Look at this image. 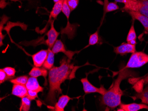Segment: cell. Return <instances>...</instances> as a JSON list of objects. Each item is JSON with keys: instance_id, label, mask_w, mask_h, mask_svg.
<instances>
[{"instance_id": "6da1fadb", "label": "cell", "mask_w": 148, "mask_h": 111, "mask_svg": "<svg viewBox=\"0 0 148 111\" xmlns=\"http://www.w3.org/2000/svg\"><path fill=\"white\" fill-rule=\"evenodd\" d=\"M70 59L64 56L60 62L59 67H53L49 70V91L45 102L50 106H55L56 98L62 93L61 84L66 80H71L75 78V72L80 67L75 66Z\"/></svg>"}, {"instance_id": "7a4b0ae2", "label": "cell", "mask_w": 148, "mask_h": 111, "mask_svg": "<svg viewBox=\"0 0 148 111\" xmlns=\"http://www.w3.org/2000/svg\"><path fill=\"white\" fill-rule=\"evenodd\" d=\"M137 76L134 71L125 67L123 68L120 70L118 78L114 82L113 86L103 95L101 100L102 104L111 110L120 106L122 104L121 97L123 94V91L120 88L121 83L123 80L127 78Z\"/></svg>"}, {"instance_id": "3957f363", "label": "cell", "mask_w": 148, "mask_h": 111, "mask_svg": "<svg viewBox=\"0 0 148 111\" xmlns=\"http://www.w3.org/2000/svg\"><path fill=\"white\" fill-rule=\"evenodd\" d=\"M148 63V54L143 52L132 53L125 67L126 68H137Z\"/></svg>"}, {"instance_id": "277c9868", "label": "cell", "mask_w": 148, "mask_h": 111, "mask_svg": "<svg viewBox=\"0 0 148 111\" xmlns=\"http://www.w3.org/2000/svg\"><path fill=\"white\" fill-rule=\"evenodd\" d=\"M80 81L83 84V89L86 94L96 93L103 96L107 91L103 86H101L99 88L93 86L87 79V76L86 78H82Z\"/></svg>"}, {"instance_id": "5b68a950", "label": "cell", "mask_w": 148, "mask_h": 111, "mask_svg": "<svg viewBox=\"0 0 148 111\" xmlns=\"http://www.w3.org/2000/svg\"><path fill=\"white\" fill-rule=\"evenodd\" d=\"M71 12L70 11H66L63 13L66 16L68 22H67L65 28L62 29L60 32L62 35H68L69 39H71L74 38V36L75 35L78 25L77 24H71L70 23L69 21V18Z\"/></svg>"}, {"instance_id": "8992f818", "label": "cell", "mask_w": 148, "mask_h": 111, "mask_svg": "<svg viewBox=\"0 0 148 111\" xmlns=\"http://www.w3.org/2000/svg\"><path fill=\"white\" fill-rule=\"evenodd\" d=\"M51 50L55 54L58 53L59 52H62L70 60H71L73 59V57L75 54L79 53L80 52V51H71V50H66L64 45L60 40H56L51 48Z\"/></svg>"}, {"instance_id": "52a82bcc", "label": "cell", "mask_w": 148, "mask_h": 111, "mask_svg": "<svg viewBox=\"0 0 148 111\" xmlns=\"http://www.w3.org/2000/svg\"><path fill=\"white\" fill-rule=\"evenodd\" d=\"M54 21L53 20L51 22V28L49 31L47 33L46 35L48 39L45 42V44L48 46L49 48L51 49L54 45L55 43L57 40V38L60 34V32L56 30L54 26Z\"/></svg>"}, {"instance_id": "ba28073f", "label": "cell", "mask_w": 148, "mask_h": 111, "mask_svg": "<svg viewBox=\"0 0 148 111\" xmlns=\"http://www.w3.org/2000/svg\"><path fill=\"white\" fill-rule=\"evenodd\" d=\"M114 51L117 54L123 55L129 53H134L136 52V45H132L129 43H123L117 47H114Z\"/></svg>"}, {"instance_id": "9c48e42d", "label": "cell", "mask_w": 148, "mask_h": 111, "mask_svg": "<svg viewBox=\"0 0 148 111\" xmlns=\"http://www.w3.org/2000/svg\"><path fill=\"white\" fill-rule=\"evenodd\" d=\"M48 54V50H41L32 55L34 65L39 67L43 66Z\"/></svg>"}, {"instance_id": "30bf717a", "label": "cell", "mask_w": 148, "mask_h": 111, "mask_svg": "<svg viewBox=\"0 0 148 111\" xmlns=\"http://www.w3.org/2000/svg\"><path fill=\"white\" fill-rule=\"evenodd\" d=\"M133 20H138L143 25L145 29V33L148 34V17L138 12L132 10H126Z\"/></svg>"}, {"instance_id": "8fae6325", "label": "cell", "mask_w": 148, "mask_h": 111, "mask_svg": "<svg viewBox=\"0 0 148 111\" xmlns=\"http://www.w3.org/2000/svg\"><path fill=\"white\" fill-rule=\"evenodd\" d=\"M146 109L148 110V106L144 104L134 103L125 104H121L120 105V108L117 111H138L141 109Z\"/></svg>"}, {"instance_id": "7c38bea8", "label": "cell", "mask_w": 148, "mask_h": 111, "mask_svg": "<svg viewBox=\"0 0 148 111\" xmlns=\"http://www.w3.org/2000/svg\"><path fill=\"white\" fill-rule=\"evenodd\" d=\"M135 4L132 11L138 12L148 17V0H134Z\"/></svg>"}, {"instance_id": "4fadbf2b", "label": "cell", "mask_w": 148, "mask_h": 111, "mask_svg": "<svg viewBox=\"0 0 148 111\" xmlns=\"http://www.w3.org/2000/svg\"><path fill=\"white\" fill-rule=\"evenodd\" d=\"M12 94L18 97L22 98L24 97L28 96V90L25 85L13 84Z\"/></svg>"}, {"instance_id": "5bb4252c", "label": "cell", "mask_w": 148, "mask_h": 111, "mask_svg": "<svg viewBox=\"0 0 148 111\" xmlns=\"http://www.w3.org/2000/svg\"><path fill=\"white\" fill-rule=\"evenodd\" d=\"M28 90L36 91L37 92H42L44 88L40 86L37 80V78L30 77L29 78L25 85Z\"/></svg>"}, {"instance_id": "9a60e30c", "label": "cell", "mask_w": 148, "mask_h": 111, "mask_svg": "<svg viewBox=\"0 0 148 111\" xmlns=\"http://www.w3.org/2000/svg\"><path fill=\"white\" fill-rule=\"evenodd\" d=\"M73 98L70 97L67 95H62L59 98L58 101L55 105L54 111H64L65 107L67 106L70 100Z\"/></svg>"}, {"instance_id": "2e32d148", "label": "cell", "mask_w": 148, "mask_h": 111, "mask_svg": "<svg viewBox=\"0 0 148 111\" xmlns=\"http://www.w3.org/2000/svg\"><path fill=\"white\" fill-rule=\"evenodd\" d=\"M48 69L45 68L44 67L42 68H39V67H35L32 68V69L29 73V75L31 77H35L37 78L40 76H42L45 79V83L47 84V77L48 76Z\"/></svg>"}, {"instance_id": "e0dca14e", "label": "cell", "mask_w": 148, "mask_h": 111, "mask_svg": "<svg viewBox=\"0 0 148 111\" xmlns=\"http://www.w3.org/2000/svg\"><path fill=\"white\" fill-rule=\"evenodd\" d=\"M64 1V0H61L60 1L54 4L50 14L49 21H50L51 18L53 19V20H55L59 14L62 12Z\"/></svg>"}, {"instance_id": "ac0fdd59", "label": "cell", "mask_w": 148, "mask_h": 111, "mask_svg": "<svg viewBox=\"0 0 148 111\" xmlns=\"http://www.w3.org/2000/svg\"><path fill=\"white\" fill-rule=\"evenodd\" d=\"M119 9L117 2H109L108 0H104L103 16V20L104 19L105 15L108 12L117 10Z\"/></svg>"}, {"instance_id": "d6986e66", "label": "cell", "mask_w": 148, "mask_h": 111, "mask_svg": "<svg viewBox=\"0 0 148 111\" xmlns=\"http://www.w3.org/2000/svg\"><path fill=\"white\" fill-rule=\"evenodd\" d=\"M48 56L43 65V67L49 70L54 67L55 61V54L53 53L51 49L48 48Z\"/></svg>"}, {"instance_id": "ffe728a7", "label": "cell", "mask_w": 148, "mask_h": 111, "mask_svg": "<svg viewBox=\"0 0 148 111\" xmlns=\"http://www.w3.org/2000/svg\"><path fill=\"white\" fill-rule=\"evenodd\" d=\"M133 98L134 100L137 99H140L142 101V103L148 106V86L144 89L142 92L135 94Z\"/></svg>"}, {"instance_id": "44dd1931", "label": "cell", "mask_w": 148, "mask_h": 111, "mask_svg": "<svg viewBox=\"0 0 148 111\" xmlns=\"http://www.w3.org/2000/svg\"><path fill=\"white\" fill-rule=\"evenodd\" d=\"M31 101L28 97H24L21 98L20 111H29L30 109Z\"/></svg>"}, {"instance_id": "7402d4cb", "label": "cell", "mask_w": 148, "mask_h": 111, "mask_svg": "<svg viewBox=\"0 0 148 111\" xmlns=\"http://www.w3.org/2000/svg\"><path fill=\"white\" fill-rule=\"evenodd\" d=\"M29 78V77L27 75L20 76V77H17L14 79H11L10 80V82L13 84L26 85Z\"/></svg>"}, {"instance_id": "603a6c76", "label": "cell", "mask_w": 148, "mask_h": 111, "mask_svg": "<svg viewBox=\"0 0 148 111\" xmlns=\"http://www.w3.org/2000/svg\"><path fill=\"white\" fill-rule=\"evenodd\" d=\"M136 39H137V35H136V31L134 27V23H133L129 31L128 34L127 35L126 41L127 43H129L132 40H136Z\"/></svg>"}, {"instance_id": "cb8c5ba5", "label": "cell", "mask_w": 148, "mask_h": 111, "mask_svg": "<svg viewBox=\"0 0 148 111\" xmlns=\"http://www.w3.org/2000/svg\"><path fill=\"white\" fill-rule=\"evenodd\" d=\"M99 42V32L98 31H97L96 32H95L94 33L90 35L89 38V44L88 45L86 46L87 47H89L90 46L95 45L97 44Z\"/></svg>"}, {"instance_id": "d4e9b609", "label": "cell", "mask_w": 148, "mask_h": 111, "mask_svg": "<svg viewBox=\"0 0 148 111\" xmlns=\"http://www.w3.org/2000/svg\"><path fill=\"white\" fill-rule=\"evenodd\" d=\"M145 80L144 78L140 79L137 83L133 85V89L136 91L137 93L142 92L144 89V86L145 84Z\"/></svg>"}, {"instance_id": "484cf974", "label": "cell", "mask_w": 148, "mask_h": 111, "mask_svg": "<svg viewBox=\"0 0 148 111\" xmlns=\"http://www.w3.org/2000/svg\"><path fill=\"white\" fill-rule=\"evenodd\" d=\"M114 1L116 2L124 3L125 5L123 9L125 11L130 10L133 4L134 3V0H114Z\"/></svg>"}, {"instance_id": "4316f807", "label": "cell", "mask_w": 148, "mask_h": 111, "mask_svg": "<svg viewBox=\"0 0 148 111\" xmlns=\"http://www.w3.org/2000/svg\"><path fill=\"white\" fill-rule=\"evenodd\" d=\"M9 17H7V16L5 15H3V16H2V18H1V28H0V29H1V32H1V35H0L1 47L3 45V40L4 38H5V35H2V30L3 29V26H4V24L9 20Z\"/></svg>"}, {"instance_id": "83f0119b", "label": "cell", "mask_w": 148, "mask_h": 111, "mask_svg": "<svg viewBox=\"0 0 148 111\" xmlns=\"http://www.w3.org/2000/svg\"><path fill=\"white\" fill-rule=\"evenodd\" d=\"M3 69L6 74L7 75L11 78L12 79L13 78V77H15L16 70L14 68L11 67H6Z\"/></svg>"}, {"instance_id": "f1b7e54d", "label": "cell", "mask_w": 148, "mask_h": 111, "mask_svg": "<svg viewBox=\"0 0 148 111\" xmlns=\"http://www.w3.org/2000/svg\"><path fill=\"white\" fill-rule=\"evenodd\" d=\"M66 2L71 12L77 8L79 5V0H66Z\"/></svg>"}, {"instance_id": "f546056e", "label": "cell", "mask_w": 148, "mask_h": 111, "mask_svg": "<svg viewBox=\"0 0 148 111\" xmlns=\"http://www.w3.org/2000/svg\"><path fill=\"white\" fill-rule=\"evenodd\" d=\"M10 79H11V78L7 75L3 69H0V84H1L5 81Z\"/></svg>"}, {"instance_id": "4dcf8cb0", "label": "cell", "mask_w": 148, "mask_h": 111, "mask_svg": "<svg viewBox=\"0 0 148 111\" xmlns=\"http://www.w3.org/2000/svg\"><path fill=\"white\" fill-rule=\"evenodd\" d=\"M39 93L36 91H32V90H28V95L27 97L30 99L31 101L34 100L38 97V93Z\"/></svg>"}, {"instance_id": "1f68e13d", "label": "cell", "mask_w": 148, "mask_h": 111, "mask_svg": "<svg viewBox=\"0 0 148 111\" xmlns=\"http://www.w3.org/2000/svg\"><path fill=\"white\" fill-rule=\"evenodd\" d=\"M141 79L140 78H135V77H130L128 79V82L130 84L134 85L136 83H137L139 80Z\"/></svg>"}, {"instance_id": "d6a6232c", "label": "cell", "mask_w": 148, "mask_h": 111, "mask_svg": "<svg viewBox=\"0 0 148 111\" xmlns=\"http://www.w3.org/2000/svg\"><path fill=\"white\" fill-rule=\"evenodd\" d=\"M144 79L145 80V84H148V76H146Z\"/></svg>"}, {"instance_id": "836d02e7", "label": "cell", "mask_w": 148, "mask_h": 111, "mask_svg": "<svg viewBox=\"0 0 148 111\" xmlns=\"http://www.w3.org/2000/svg\"><path fill=\"white\" fill-rule=\"evenodd\" d=\"M53 1L55 3H57V2H59V1H60L61 0H53Z\"/></svg>"}]
</instances>
